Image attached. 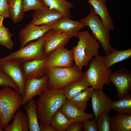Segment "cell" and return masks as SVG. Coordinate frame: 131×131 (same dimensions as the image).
I'll return each mask as SVG.
<instances>
[{"label": "cell", "mask_w": 131, "mask_h": 131, "mask_svg": "<svg viewBox=\"0 0 131 131\" xmlns=\"http://www.w3.org/2000/svg\"><path fill=\"white\" fill-rule=\"evenodd\" d=\"M90 87V85L83 77L81 79L72 82L63 88L64 95L69 100L74 96L82 90Z\"/></svg>", "instance_id": "d4e9b609"}, {"label": "cell", "mask_w": 131, "mask_h": 131, "mask_svg": "<svg viewBox=\"0 0 131 131\" xmlns=\"http://www.w3.org/2000/svg\"><path fill=\"white\" fill-rule=\"evenodd\" d=\"M111 119L109 113L102 114L97 120V131H111Z\"/></svg>", "instance_id": "4dcf8cb0"}, {"label": "cell", "mask_w": 131, "mask_h": 131, "mask_svg": "<svg viewBox=\"0 0 131 131\" xmlns=\"http://www.w3.org/2000/svg\"><path fill=\"white\" fill-rule=\"evenodd\" d=\"M103 90L94 89L91 97L92 110L97 120L103 113H109L112 109L113 101Z\"/></svg>", "instance_id": "2e32d148"}, {"label": "cell", "mask_w": 131, "mask_h": 131, "mask_svg": "<svg viewBox=\"0 0 131 131\" xmlns=\"http://www.w3.org/2000/svg\"><path fill=\"white\" fill-rule=\"evenodd\" d=\"M24 12L42 8L46 6L42 0H23Z\"/></svg>", "instance_id": "1f68e13d"}, {"label": "cell", "mask_w": 131, "mask_h": 131, "mask_svg": "<svg viewBox=\"0 0 131 131\" xmlns=\"http://www.w3.org/2000/svg\"><path fill=\"white\" fill-rule=\"evenodd\" d=\"M61 112L72 122H83L94 118V114L88 113L77 108L67 99L65 103L60 109Z\"/></svg>", "instance_id": "d6986e66"}, {"label": "cell", "mask_w": 131, "mask_h": 131, "mask_svg": "<svg viewBox=\"0 0 131 131\" xmlns=\"http://www.w3.org/2000/svg\"><path fill=\"white\" fill-rule=\"evenodd\" d=\"M43 49L46 56L58 48L65 46L71 38L55 30L51 29L43 36Z\"/></svg>", "instance_id": "4fadbf2b"}, {"label": "cell", "mask_w": 131, "mask_h": 131, "mask_svg": "<svg viewBox=\"0 0 131 131\" xmlns=\"http://www.w3.org/2000/svg\"><path fill=\"white\" fill-rule=\"evenodd\" d=\"M13 36L8 28L2 26L0 28V45L8 49H12L14 43L12 37Z\"/></svg>", "instance_id": "f546056e"}, {"label": "cell", "mask_w": 131, "mask_h": 131, "mask_svg": "<svg viewBox=\"0 0 131 131\" xmlns=\"http://www.w3.org/2000/svg\"><path fill=\"white\" fill-rule=\"evenodd\" d=\"M40 131H54L51 125H45L40 122L39 124Z\"/></svg>", "instance_id": "8d00e7d4"}, {"label": "cell", "mask_w": 131, "mask_h": 131, "mask_svg": "<svg viewBox=\"0 0 131 131\" xmlns=\"http://www.w3.org/2000/svg\"><path fill=\"white\" fill-rule=\"evenodd\" d=\"M77 38V45L72 49L74 65L80 70L86 66L95 57L99 54L100 44L87 31H80Z\"/></svg>", "instance_id": "7a4b0ae2"}, {"label": "cell", "mask_w": 131, "mask_h": 131, "mask_svg": "<svg viewBox=\"0 0 131 131\" xmlns=\"http://www.w3.org/2000/svg\"><path fill=\"white\" fill-rule=\"evenodd\" d=\"M110 81L115 85L118 98L130 93L131 90V71L123 67L112 72Z\"/></svg>", "instance_id": "ba28073f"}, {"label": "cell", "mask_w": 131, "mask_h": 131, "mask_svg": "<svg viewBox=\"0 0 131 131\" xmlns=\"http://www.w3.org/2000/svg\"><path fill=\"white\" fill-rule=\"evenodd\" d=\"M131 57V48L123 50H119L113 48L110 53L104 56V60L106 66L110 68L114 64Z\"/></svg>", "instance_id": "7402d4cb"}, {"label": "cell", "mask_w": 131, "mask_h": 131, "mask_svg": "<svg viewBox=\"0 0 131 131\" xmlns=\"http://www.w3.org/2000/svg\"><path fill=\"white\" fill-rule=\"evenodd\" d=\"M8 0H0V15L4 18H10Z\"/></svg>", "instance_id": "e575fe53"}, {"label": "cell", "mask_w": 131, "mask_h": 131, "mask_svg": "<svg viewBox=\"0 0 131 131\" xmlns=\"http://www.w3.org/2000/svg\"><path fill=\"white\" fill-rule=\"evenodd\" d=\"M44 42L43 36L37 39L36 41L30 43L18 50L0 59L21 64L34 59H43L47 56L43 50Z\"/></svg>", "instance_id": "52a82bcc"}, {"label": "cell", "mask_w": 131, "mask_h": 131, "mask_svg": "<svg viewBox=\"0 0 131 131\" xmlns=\"http://www.w3.org/2000/svg\"><path fill=\"white\" fill-rule=\"evenodd\" d=\"M74 59L72 49L69 50L65 46H61L51 53L48 56L47 67L67 68L74 66Z\"/></svg>", "instance_id": "9c48e42d"}, {"label": "cell", "mask_w": 131, "mask_h": 131, "mask_svg": "<svg viewBox=\"0 0 131 131\" xmlns=\"http://www.w3.org/2000/svg\"><path fill=\"white\" fill-rule=\"evenodd\" d=\"M48 89L55 90L63 88L84 76V73L75 65L67 68L48 67Z\"/></svg>", "instance_id": "5b68a950"}, {"label": "cell", "mask_w": 131, "mask_h": 131, "mask_svg": "<svg viewBox=\"0 0 131 131\" xmlns=\"http://www.w3.org/2000/svg\"><path fill=\"white\" fill-rule=\"evenodd\" d=\"M10 87L20 94L18 87L9 76L2 71H0V87Z\"/></svg>", "instance_id": "d6a6232c"}, {"label": "cell", "mask_w": 131, "mask_h": 131, "mask_svg": "<svg viewBox=\"0 0 131 131\" xmlns=\"http://www.w3.org/2000/svg\"><path fill=\"white\" fill-rule=\"evenodd\" d=\"M48 58V56L42 59H34L22 63L21 69L25 80L31 77L39 79L47 74Z\"/></svg>", "instance_id": "5bb4252c"}, {"label": "cell", "mask_w": 131, "mask_h": 131, "mask_svg": "<svg viewBox=\"0 0 131 131\" xmlns=\"http://www.w3.org/2000/svg\"><path fill=\"white\" fill-rule=\"evenodd\" d=\"M1 114H0V122H1Z\"/></svg>", "instance_id": "ab89813d"}, {"label": "cell", "mask_w": 131, "mask_h": 131, "mask_svg": "<svg viewBox=\"0 0 131 131\" xmlns=\"http://www.w3.org/2000/svg\"><path fill=\"white\" fill-rule=\"evenodd\" d=\"M3 130L2 129V128L1 125L0 124V131H3Z\"/></svg>", "instance_id": "f35d334b"}, {"label": "cell", "mask_w": 131, "mask_h": 131, "mask_svg": "<svg viewBox=\"0 0 131 131\" xmlns=\"http://www.w3.org/2000/svg\"><path fill=\"white\" fill-rule=\"evenodd\" d=\"M97 120L95 118H93L83 122V131H97Z\"/></svg>", "instance_id": "836d02e7"}, {"label": "cell", "mask_w": 131, "mask_h": 131, "mask_svg": "<svg viewBox=\"0 0 131 131\" xmlns=\"http://www.w3.org/2000/svg\"><path fill=\"white\" fill-rule=\"evenodd\" d=\"M116 101H113L112 109L118 113L131 115V94H129L119 99Z\"/></svg>", "instance_id": "f1b7e54d"}, {"label": "cell", "mask_w": 131, "mask_h": 131, "mask_svg": "<svg viewBox=\"0 0 131 131\" xmlns=\"http://www.w3.org/2000/svg\"><path fill=\"white\" fill-rule=\"evenodd\" d=\"M86 26L80 21H74L64 16L51 27L71 38H77L80 30Z\"/></svg>", "instance_id": "e0dca14e"}, {"label": "cell", "mask_w": 131, "mask_h": 131, "mask_svg": "<svg viewBox=\"0 0 131 131\" xmlns=\"http://www.w3.org/2000/svg\"><path fill=\"white\" fill-rule=\"evenodd\" d=\"M90 6L89 14L79 21L91 30L92 35L100 44L106 55L110 53L113 48L110 43V35L109 31L104 25L100 17L94 12Z\"/></svg>", "instance_id": "8992f818"}, {"label": "cell", "mask_w": 131, "mask_h": 131, "mask_svg": "<svg viewBox=\"0 0 131 131\" xmlns=\"http://www.w3.org/2000/svg\"><path fill=\"white\" fill-rule=\"evenodd\" d=\"M10 18L14 24L22 21L24 16L23 0H8Z\"/></svg>", "instance_id": "4316f807"}, {"label": "cell", "mask_w": 131, "mask_h": 131, "mask_svg": "<svg viewBox=\"0 0 131 131\" xmlns=\"http://www.w3.org/2000/svg\"><path fill=\"white\" fill-rule=\"evenodd\" d=\"M22 99L20 94L10 87H4L0 90V124L2 129L9 124L21 107Z\"/></svg>", "instance_id": "3957f363"}, {"label": "cell", "mask_w": 131, "mask_h": 131, "mask_svg": "<svg viewBox=\"0 0 131 131\" xmlns=\"http://www.w3.org/2000/svg\"><path fill=\"white\" fill-rule=\"evenodd\" d=\"M21 64L0 58V67L1 71L13 80L19 88L20 94L23 98L24 94L25 80L22 71Z\"/></svg>", "instance_id": "30bf717a"}, {"label": "cell", "mask_w": 131, "mask_h": 131, "mask_svg": "<svg viewBox=\"0 0 131 131\" xmlns=\"http://www.w3.org/2000/svg\"><path fill=\"white\" fill-rule=\"evenodd\" d=\"M45 6L55 10L64 17H71V9L73 4L66 0H42Z\"/></svg>", "instance_id": "cb8c5ba5"}, {"label": "cell", "mask_w": 131, "mask_h": 131, "mask_svg": "<svg viewBox=\"0 0 131 131\" xmlns=\"http://www.w3.org/2000/svg\"><path fill=\"white\" fill-rule=\"evenodd\" d=\"M4 18L3 16L0 15V28L3 25V22Z\"/></svg>", "instance_id": "74e56055"}, {"label": "cell", "mask_w": 131, "mask_h": 131, "mask_svg": "<svg viewBox=\"0 0 131 131\" xmlns=\"http://www.w3.org/2000/svg\"><path fill=\"white\" fill-rule=\"evenodd\" d=\"M82 122H72L68 126L65 131H83Z\"/></svg>", "instance_id": "d590c367"}, {"label": "cell", "mask_w": 131, "mask_h": 131, "mask_svg": "<svg viewBox=\"0 0 131 131\" xmlns=\"http://www.w3.org/2000/svg\"><path fill=\"white\" fill-rule=\"evenodd\" d=\"M0 71H1V68H0Z\"/></svg>", "instance_id": "60d3db41"}, {"label": "cell", "mask_w": 131, "mask_h": 131, "mask_svg": "<svg viewBox=\"0 0 131 131\" xmlns=\"http://www.w3.org/2000/svg\"><path fill=\"white\" fill-rule=\"evenodd\" d=\"M94 89L91 87H88L74 96L69 100L70 102L77 108L85 111Z\"/></svg>", "instance_id": "484cf974"}, {"label": "cell", "mask_w": 131, "mask_h": 131, "mask_svg": "<svg viewBox=\"0 0 131 131\" xmlns=\"http://www.w3.org/2000/svg\"><path fill=\"white\" fill-rule=\"evenodd\" d=\"M5 131H28V122L26 115L21 110L17 111L12 122L4 129Z\"/></svg>", "instance_id": "44dd1931"}, {"label": "cell", "mask_w": 131, "mask_h": 131, "mask_svg": "<svg viewBox=\"0 0 131 131\" xmlns=\"http://www.w3.org/2000/svg\"><path fill=\"white\" fill-rule=\"evenodd\" d=\"M58 109L53 115L50 121V125L54 131H64L72 122Z\"/></svg>", "instance_id": "83f0119b"}, {"label": "cell", "mask_w": 131, "mask_h": 131, "mask_svg": "<svg viewBox=\"0 0 131 131\" xmlns=\"http://www.w3.org/2000/svg\"><path fill=\"white\" fill-rule=\"evenodd\" d=\"M51 29V26H49L36 25L31 22L28 24L19 33L20 49L24 47L29 42L43 36Z\"/></svg>", "instance_id": "9a60e30c"}, {"label": "cell", "mask_w": 131, "mask_h": 131, "mask_svg": "<svg viewBox=\"0 0 131 131\" xmlns=\"http://www.w3.org/2000/svg\"><path fill=\"white\" fill-rule=\"evenodd\" d=\"M112 71L105 66L104 56L98 54L90 62L84 77L90 86L94 89L103 90L104 85L110 84V77Z\"/></svg>", "instance_id": "277c9868"}, {"label": "cell", "mask_w": 131, "mask_h": 131, "mask_svg": "<svg viewBox=\"0 0 131 131\" xmlns=\"http://www.w3.org/2000/svg\"><path fill=\"white\" fill-rule=\"evenodd\" d=\"M66 98L61 89L51 90L48 88L39 95L37 102L38 118L43 124L50 125L53 115L65 103Z\"/></svg>", "instance_id": "6da1fadb"}, {"label": "cell", "mask_w": 131, "mask_h": 131, "mask_svg": "<svg viewBox=\"0 0 131 131\" xmlns=\"http://www.w3.org/2000/svg\"><path fill=\"white\" fill-rule=\"evenodd\" d=\"M112 131H131V115L118 113L111 117Z\"/></svg>", "instance_id": "603a6c76"}, {"label": "cell", "mask_w": 131, "mask_h": 131, "mask_svg": "<svg viewBox=\"0 0 131 131\" xmlns=\"http://www.w3.org/2000/svg\"><path fill=\"white\" fill-rule=\"evenodd\" d=\"M34 10L31 23L36 25L51 26L64 16L59 12L46 6Z\"/></svg>", "instance_id": "8fae6325"}, {"label": "cell", "mask_w": 131, "mask_h": 131, "mask_svg": "<svg viewBox=\"0 0 131 131\" xmlns=\"http://www.w3.org/2000/svg\"><path fill=\"white\" fill-rule=\"evenodd\" d=\"M48 81L47 74L39 79L31 77L26 79L22 105H24L34 97L39 95L43 91L48 88Z\"/></svg>", "instance_id": "7c38bea8"}, {"label": "cell", "mask_w": 131, "mask_h": 131, "mask_svg": "<svg viewBox=\"0 0 131 131\" xmlns=\"http://www.w3.org/2000/svg\"><path fill=\"white\" fill-rule=\"evenodd\" d=\"M106 0H87L95 13L100 18L106 28L109 31H114L115 27L106 5Z\"/></svg>", "instance_id": "ac0fdd59"}, {"label": "cell", "mask_w": 131, "mask_h": 131, "mask_svg": "<svg viewBox=\"0 0 131 131\" xmlns=\"http://www.w3.org/2000/svg\"><path fill=\"white\" fill-rule=\"evenodd\" d=\"M30 131H40L36 101L32 99L24 105Z\"/></svg>", "instance_id": "ffe728a7"}]
</instances>
